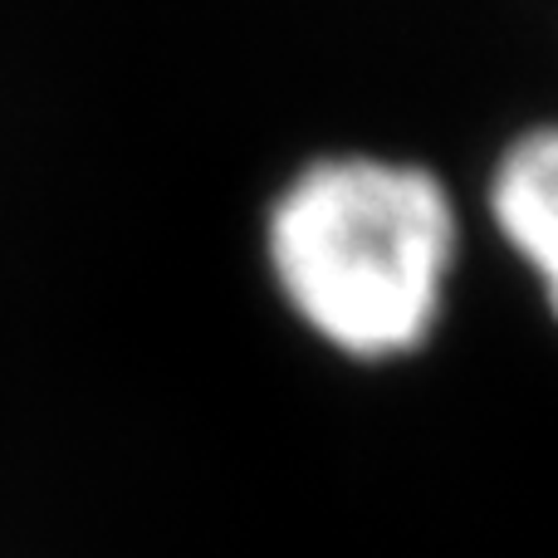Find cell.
<instances>
[{
	"label": "cell",
	"mask_w": 558,
	"mask_h": 558,
	"mask_svg": "<svg viewBox=\"0 0 558 558\" xmlns=\"http://www.w3.org/2000/svg\"><path fill=\"white\" fill-rule=\"evenodd\" d=\"M481 206L558 328V118H534L495 147Z\"/></svg>",
	"instance_id": "cell-2"
},
{
	"label": "cell",
	"mask_w": 558,
	"mask_h": 558,
	"mask_svg": "<svg viewBox=\"0 0 558 558\" xmlns=\"http://www.w3.org/2000/svg\"><path fill=\"white\" fill-rule=\"evenodd\" d=\"M461 255L451 182L402 153H314L260 211V265L279 308L353 367L412 363L436 343Z\"/></svg>",
	"instance_id": "cell-1"
}]
</instances>
